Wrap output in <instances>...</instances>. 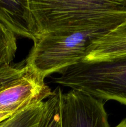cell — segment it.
Masks as SVG:
<instances>
[{
	"mask_svg": "<svg viewBox=\"0 0 126 127\" xmlns=\"http://www.w3.org/2000/svg\"><path fill=\"white\" fill-rule=\"evenodd\" d=\"M41 34L111 31L126 21V0H29Z\"/></svg>",
	"mask_w": 126,
	"mask_h": 127,
	"instance_id": "1",
	"label": "cell"
},
{
	"mask_svg": "<svg viewBox=\"0 0 126 127\" xmlns=\"http://www.w3.org/2000/svg\"><path fill=\"white\" fill-rule=\"evenodd\" d=\"M11 115H12V114H10V113L1 112H0V123L3 122L4 120H6L8 118H9Z\"/></svg>",
	"mask_w": 126,
	"mask_h": 127,
	"instance_id": "11",
	"label": "cell"
},
{
	"mask_svg": "<svg viewBox=\"0 0 126 127\" xmlns=\"http://www.w3.org/2000/svg\"><path fill=\"white\" fill-rule=\"evenodd\" d=\"M0 22L14 35L29 38L33 42L42 35L29 0H0Z\"/></svg>",
	"mask_w": 126,
	"mask_h": 127,
	"instance_id": "6",
	"label": "cell"
},
{
	"mask_svg": "<svg viewBox=\"0 0 126 127\" xmlns=\"http://www.w3.org/2000/svg\"><path fill=\"white\" fill-rule=\"evenodd\" d=\"M126 55V21L91 44L83 62L106 60Z\"/></svg>",
	"mask_w": 126,
	"mask_h": 127,
	"instance_id": "7",
	"label": "cell"
},
{
	"mask_svg": "<svg viewBox=\"0 0 126 127\" xmlns=\"http://www.w3.org/2000/svg\"><path fill=\"white\" fill-rule=\"evenodd\" d=\"M44 80L28 71L17 83L0 91V112L14 114L43 102L51 94Z\"/></svg>",
	"mask_w": 126,
	"mask_h": 127,
	"instance_id": "5",
	"label": "cell"
},
{
	"mask_svg": "<svg viewBox=\"0 0 126 127\" xmlns=\"http://www.w3.org/2000/svg\"><path fill=\"white\" fill-rule=\"evenodd\" d=\"M116 127H126V119L122 120Z\"/></svg>",
	"mask_w": 126,
	"mask_h": 127,
	"instance_id": "12",
	"label": "cell"
},
{
	"mask_svg": "<svg viewBox=\"0 0 126 127\" xmlns=\"http://www.w3.org/2000/svg\"><path fill=\"white\" fill-rule=\"evenodd\" d=\"M60 115L61 127H110L104 102L80 91L62 93Z\"/></svg>",
	"mask_w": 126,
	"mask_h": 127,
	"instance_id": "4",
	"label": "cell"
},
{
	"mask_svg": "<svg viewBox=\"0 0 126 127\" xmlns=\"http://www.w3.org/2000/svg\"><path fill=\"white\" fill-rule=\"evenodd\" d=\"M16 50V36L0 22V68L10 64Z\"/></svg>",
	"mask_w": 126,
	"mask_h": 127,
	"instance_id": "9",
	"label": "cell"
},
{
	"mask_svg": "<svg viewBox=\"0 0 126 127\" xmlns=\"http://www.w3.org/2000/svg\"><path fill=\"white\" fill-rule=\"evenodd\" d=\"M28 70L27 67L12 66L6 65L0 68V91L15 83L27 75Z\"/></svg>",
	"mask_w": 126,
	"mask_h": 127,
	"instance_id": "10",
	"label": "cell"
},
{
	"mask_svg": "<svg viewBox=\"0 0 126 127\" xmlns=\"http://www.w3.org/2000/svg\"><path fill=\"white\" fill-rule=\"evenodd\" d=\"M62 93L59 87L52 91L46 101V110L40 127H61L60 102Z\"/></svg>",
	"mask_w": 126,
	"mask_h": 127,
	"instance_id": "8",
	"label": "cell"
},
{
	"mask_svg": "<svg viewBox=\"0 0 126 127\" xmlns=\"http://www.w3.org/2000/svg\"><path fill=\"white\" fill-rule=\"evenodd\" d=\"M54 83L96 99L126 105V55L106 60L81 62L65 68Z\"/></svg>",
	"mask_w": 126,
	"mask_h": 127,
	"instance_id": "3",
	"label": "cell"
},
{
	"mask_svg": "<svg viewBox=\"0 0 126 127\" xmlns=\"http://www.w3.org/2000/svg\"><path fill=\"white\" fill-rule=\"evenodd\" d=\"M110 31L56 32L41 35L26 60L28 70L44 80L48 76L84 61L93 43Z\"/></svg>",
	"mask_w": 126,
	"mask_h": 127,
	"instance_id": "2",
	"label": "cell"
}]
</instances>
